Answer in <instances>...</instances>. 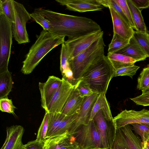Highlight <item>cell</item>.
<instances>
[{
	"instance_id": "6da1fadb",
	"label": "cell",
	"mask_w": 149,
	"mask_h": 149,
	"mask_svg": "<svg viewBox=\"0 0 149 149\" xmlns=\"http://www.w3.org/2000/svg\"><path fill=\"white\" fill-rule=\"evenodd\" d=\"M35 10L49 23V32L59 36H67L68 40L102 30L96 22L86 17L64 14L42 8Z\"/></svg>"
},
{
	"instance_id": "7a4b0ae2",
	"label": "cell",
	"mask_w": 149,
	"mask_h": 149,
	"mask_svg": "<svg viewBox=\"0 0 149 149\" xmlns=\"http://www.w3.org/2000/svg\"><path fill=\"white\" fill-rule=\"evenodd\" d=\"M65 37L42 30L26 55L23 62L22 72L26 75L31 74L49 52L65 42Z\"/></svg>"
},
{
	"instance_id": "3957f363",
	"label": "cell",
	"mask_w": 149,
	"mask_h": 149,
	"mask_svg": "<svg viewBox=\"0 0 149 149\" xmlns=\"http://www.w3.org/2000/svg\"><path fill=\"white\" fill-rule=\"evenodd\" d=\"M115 71L104 56L92 64L80 79L88 84L94 93L106 94Z\"/></svg>"
},
{
	"instance_id": "277c9868",
	"label": "cell",
	"mask_w": 149,
	"mask_h": 149,
	"mask_svg": "<svg viewBox=\"0 0 149 149\" xmlns=\"http://www.w3.org/2000/svg\"><path fill=\"white\" fill-rule=\"evenodd\" d=\"M103 35L86 50L68 61L75 84L92 64L105 56L106 45Z\"/></svg>"
},
{
	"instance_id": "5b68a950",
	"label": "cell",
	"mask_w": 149,
	"mask_h": 149,
	"mask_svg": "<svg viewBox=\"0 0 149 149\" xmlns=\"http://www.w3.org/2000/svg\"><path fill=\"white\" fill-rule=\"evenodd\" d=\"M93 120L100 136V148L111 149L116 128L109 103L97 113Z\"/></svg>"
},
{
	"instance_id": "8992f818",
	"label": "cell",
	"mask_w": 149,
	"mask_h": 149,
	"mask_svg": "<svg viewBox=\"0 0 149 149\" xmlns=\"http://www.w3.org/2000/svg\"><path fill=\"white\" fill-rule=\"evenodd\" d=\"M12 25L4 14L0 13V73L8 70L12 44Z\"/></svg>"
},
{
	"instance_id": "52a82bcc",
	"label": "cell",
	"mask_w": 149,
	"mask_h": 149,
	"mask_svg": "<svg viewBox=\"0 0 149 149\" xmlns=\"http://www.w3.org/2000/svg\"><path fill=\"white\" fill-rule=\"evenodd\" d=\"M15 11V22L13 23L12 31L13 37L18 44L29 42L26 29V23L31 19L30 13L24 5L13 0Z\"/></svg>"
},
{
	"instance_id": "ba28073f",
	"label": "cell",
	"mask_w": 149,
	"mask_h": 149,
	"mask_svg": "<svg viewBox=\"0 0 149 149\" xmlns=\"http://www.w3.org/2000/svg\"><path fill=\"white\" fill-rule=\"evenodd\" d=\"M72 136L81 149L100 148V136L93 120L87 125L79 126Z\"/></svg>"
},
{
	"instance_id": "9c48e42d",
	"label": "cell",
	"mask_w": 149,
	"mask_h": 149,
	"mask_svg": "<svg viewBox=\"0 0 149 149\" xmlns=\"http://www.w3.org/2000/svg\"><path fill=\"white\" fill-rule=\"evenodd\" d=\"M111 149H142V142L132 130L130 125L116 128Z\"/></svg>"
},
{
	"instance_id": "30bf717a",
	"label": "cell",
	"mask_w": 149,
	"mask_h": 149,
	"mask_svg": "<svg viewBox=\"0 0 149 149\" xmlns=\"http://www.w3.org/2000/svg\"><path fill=\"white\" fill-rule=\"evenodd\" d=\"M103 35L104 32L102 30L65 41L64 43L69 56L68 61L88 48Z\"/></svg>"
},
{
	"instance_id": "8fae6325",
	"label": "cell",
	"mask_w": 149,
	"mask_h": 149,
	"mask_svg": "<svg viewBox=\"0 0 149 149\" xmlns=\"http://www.w3.org/2000/svg\"><path fill=\"white\" fill-rule=\"evenodd\" d=\"M60 86L54 94L45 112H61L74 88L73 85L63 77Z\"/></svg>"
},
{
	"instance_id": "7c38bea8",
	"label": "cell",
	"mask_w": 149,
	"mask_h": 149,
	"mask_svg": "<svg viewBox=\"0 0 149 149\" xmlns=\"http://www.w3.org/2000/svg\"><path fill=\"white\" fill-rule=\"evenodd\" d=\"M116 128L134 123H149V110L122 111L113 118Z\"/></svg>"
},
{
	"instance_id": "4fadbf2b",
	"label": "cell",
	"mask_w": 149,
	"mask_h": 149,
	"mask_svg": "<svg viewBox=\"0 0 149 149\" xmlns=\"http://www.w3.org/2000/svg\"><path fill=\"white\" fill-rule=\"evenodd\" d=\"M99 94L94 93L89 96L85 97L77 117L69 131V136H72L80 125L88 124L93 108Z\"/></svg>"
},
{
	"instance_id": "5bb4252c",
	"label": "cell",
	"mask_w": 149,
	"mask_h": 149,
	"mask_svg": "<svg viewBox=\"0 0 149 149\" xmlns=\"http://www.w3.org/2000/svg\"><path fill=\"white\" fill-rule=\"evenodd\" d=\"M62 81V79L52 75L49 76L45 82L39 83V88L41 96V106L45 111Z\"/></svg>"
},
{
	"instance_id": "9a60e30c",
	"label": "cell",
	"mask_w": 149,
	"mask_h": 149,
	"mask_svg": "<svg viewBox=\"0 0 149 149\" xmlns=\"http://www.w3.org/2000/svg\"><path fill=\"white\" fill-rule=\"evenodd\" d=\"M61 5L69 10L83 13L101 11L104 7L97 0H56Z\"/></svg>"
},
{
	"instance_id": "2e32d148",
	"label": "cell",
	"mask_w": 149,
	"mask_h": 149,
	"mask_svg": "<svg viewBox=\"0 0 149 149\" xmlns=\"http://www.w3.org/2000/svg\"><path fill=\"white\" fill-rule=\"evenodd\" d=\"M6 132V139L1 149H23L24 145L22 139L24 127L20 125H13L7 127Z\"/></svg>"
},
{
	"instance_id": "e0dca14e",
	"label": "cell",
	"mask_w": 149,
	"mask_h": 149,
	"mask_svg": "<svg viewBox=\"0 0 149 149\" xmlns=\"http://www.w3.org/2000/svg\"><path fill=\"white\" fill-rule=\"evenodd\" d=\"M112 18L113 33H116L123 38L130 39L133 35V29L125 22L111 7L108 8Z\"/></svg>"
},
{
	"instance_id": "ac0fdd59",
	"label": "cell",
	"mask_w": 149,
	"mask_h": 149,
	"mask_svg": "<svg viewBox=\"0 0 149 149\" xmlns=\"http://www.w3.org/2000/svg\"><path fill=\"white\" fill-rule=\"evenodd\" d=\"M115 53L131 57L136 62L143 61L148 57L146 54L133 36L130 39L128 45Z\"/></svg>"
},
{
	"instance_id": "d6986e66",
	"label": "cell",
	"mask_w": 149,
	"mask_h": 149,
	"mask_svg": "<svg viewBox=\"0 0 149 149\" xmlns=\"http://www.w3.org/2000/svg\"><path fill=\"white\" fill-rule=\"evenodd\" d=\"M84 97H82L74 88L61 112L66 116L78 113Z\"/></svg>"
},
{
	"instance_id": "ffe728a7",
	"label": "cell",
	"mask_w": 149,
	"mask_h": 149,
	"mask_svg": "<svg viewBox=\"0 0 149 149\" xmlns=\"http://www.w3.org/2000/svg\"><path fill=\"white\" fill-rule=\"evenodd\" d=\"M126 1L130 11L135 30L138 32L147 33L146 27L141 13V10L136 7L131 0Z\"/></svg>"
},
{
	"instance_id": "44dd1931",
	"label": "cell",
	"mask_w": 149,
	"mask_h": 149,
	"mask_svg": "<svg viewBox=\"0 0 149 149\" xmlns=\"http://www.w3.org/2000/svg\"><path fill=\"white\" fill-rule=\"evenodd\" d=\"M107 56L115 70L133 65L136 62L131 57L120 54L108 53Z\"/></svg>"
},
{
	"instance_id": "7402d4cb",
	"label": "cell",
	"mask_w": 149,
	"mask_h": 149,
	"mask_svg": "<svg viewBox=\"0 0 149 149\" xmlns=\"http://www.w3.org/2000/svg\"><path fill=\"white\" fill-rule=\"evenodd\" d=\"M13 84L11 73L8 70L0 73V99L8 97Z\"/></svg>"
},
{
	"instance_id": "603a6c76",
	"label": "cell",
	"mask_w": 149,
	"mask_h": 149,
	"mask_svg": "<svg viewBox=\"0 0 149 149\" xmlns=\"http://www.w3.org/2000/svg\"><path fill=\"white\" fill-rule=\"evenodd\" d=\"M48 113V129L47 139L50 138L66 116L61 112Z\"/></svg>"
},
{
	"instance_id": "cb8c5ba5",
	"label": "cell",
	"mask_w": 149,
	"mask_h": 149,
	"mask_svg": "<svg viewBox=\"0 0 149 149\" xmlns=\"http://www.w3.org/2000/svg\"><path fill=\"white\" fill-rule=\"evenodd\" d=\"M78 113L69 116H66L50 138L58 136L69 131L73 123L77 119Z\"/></svg>"
},
{
	"instance_id": "d4e9b609",
	"label": "cell",
	"mask_w": 149,
	"mask_h": 149,
	"mask_svg": "<svg viewBox=\"0 0 149 149\" xmlns=\"http://www.w3.org/2000/svg\"><path fill=\"white\" fill-rule=\"evenodd\" d=\"M54 137L61 149H81L73 136H69L68 133Z\"/></svg>"
},
{
	"instance_id": "484cf974",
	"label": "cell",
	"mask_w": 149,
	"mask_h": 149,
	"mask_svg": "<svg viewBox=\"0 0 149 149\" xmlns=\"http://www.w3.org/2000/svg\"><path fill=\"white\" fill-rule=\"evenodd\" d=\"M129 43V40L113 33L112 39L108 46V53H115L126 47Z\"/></svg>"
},
{
	"instance_id": "4316f807",
	"label": "cell",
	"mask_w": 149,
	"mask_h": 149,
	"mask_svg": "<svg viewBox=\"0 0 149 149\" xmlns=\"http://www.w3.org/2000/svg\"><path fill=\"white\" fill-rule=\"evenodd\" d=\"M0 13L4 15L12 24L15 22V11L13 0H0Z\"/></svg>"
},
{
	"instance_id": "83f0119b",
	"label": "cell",
	"mask_w": 149,
	"mask_h": 149,
	"mask_svg": "<svg viewBox=\"0 0 149 149\" xmlns=\"http://www.w3.org/2000/svg\"><path fill=\"white\" fill-rule=\"evenodd\" d=\"M147 33L134 31L133 37L147 55L149 57V39Z\"/></svg>"
},
{
	"instance_id": "f1b7e54d",
	"label": "cell",
	"mask_w": 149,
	"mask_h": 149,
	"mask_svg": "<svg viewBox=\"0 0 149 149\" xmlns=\"http://www.w3.org/2000/svg\"><path fill=\"white\" fill-rule=\"evenodd\" d=\"M149 86V65L143 68L137 79V88L142 90Z\"/></svg>"
},
{
	"instance_id": "f546056e",
	"label": "cell",
	"mask_w": 149,
	"mask_h": 149,
	"mask_svg": "<svg viewBox=\"0 0 149 149\" xmlns=\"http://www.w3.org/2000/svg\"><path fill=\"white\" fill-rule=\"evenodd\" d=\"M48 113H45L38 132L36 139L44 143L47 139L46 136L48 129Z\"/></svg>"
},
{
	"instance_id": "4dcf8cb0",
	"label": "cell",
	"mask_w": 149,
	"mask_h": 149,
	"mask_svg": "<svg viewBox=\"0 0 149 149\" xmlns=\"http://www.w3.org/2000/svg\"><path fill=\"white\" fill-rule=\"evenodd\" d=\"M130 125L136 133L140 136L142 142L147 141L149 138V127L143 123H134Z\"/></svg>"
},
{
	"instance_id": "1f68e13d",
	"label": "cell",
	"mask_w": 149,
	"mask_h": 149,
	"mask_svg": "<svg viewBox=\"0 0 149 149\" xmlns=\"http://www.w3.org/2000/svg\"><path fill=\"white\" fill-rule=\"evenodd\" d=\"M74 88L82 97L89 96L94 93L86 83L81 79L78 80L74 85Z\"/></svg>"
},
{
	"instance_id": "d6a6232c",
	"label": "cell",
	"mask_w": 149,
	"mask_h": 149,
	"mask_svg": "<svg viewBox=\"0 0 149 149\" xmlns=\"http://www.w3.org/2000/svg\"><path fill=\"white\" fill-rule=\"evenodd\" d=\"M139 68L140 67L134 64L118 69L115 70L114 77L127 76L132 79Z\"/></svg>"
},
{
	"instance_id": "836d02e7",
	"label": "cell",
	"mask_w": 149,
	"mask_h": 149,
	"mask_svg": "<svg viewBox=\"0 0 149 149\" xmlns=\"http://www.w3.org/2000/svg\"><path fill=\"white\" fill-rule=\"evenodd\" d=\"M105 94L101 93L99 94L95 102L91 113L90 121L93 120L97 113L101 109L108 104Z\"/></svg>"
},
{
	"instance_id": "e575fe53",
	"label": "cell",
	"mask_w": 149,
	"mask_h": 149,
	"mask_svg": "<svg viewBox=\"0 0 149 149\" xmlns=\"http://www.w3.org/2000/svg\"><path fill=\"white\" fill-rule=\"evenodd\" d=\"M16 109L11 99H8V97L0 99V110L1 111L12 114L16 116L15 111Z\"/></svg>"
},
{
	"instance_id": "d590c367",
	"label": "cell",
	"mask_w": 149,
	"mask_h": 149,
	"mask_svg": "<svg viewBox=\"0 0 149 149\" xmlns=\"http://www.w3.org/2000/svg\"><path fill=\"white\" fill-rule=\"evenodd\" d=\"M60 58V70L62 75L66 69L70 68L68 63L69 56L64 43L61 44Z\"/></svg>"
},
{
	"instance_id": "8d00e7d4",
	"label": "cell",
	"mask_w": 149,
	"mask_h": 149,
	"mask_svg": "<svg viewBox=\"0 0 149 149\" xmlns=\"http://www.w3.org/2000/svg\"><path fill=\"white\" fill-rule=\"evenodd\" d=\"M30 14L31 17L40 25L43 30L49 31L50 29V24L44 16L35 9L33 12Z\"/></svg>"
},
{
	"instance_id": "74e56055",
	"label": "cell",
	"mask_w": 149,
	"mask_h": 149,
	"mask_svg": "<svg viewBox=\"0 0 149 149\" xmlns=\"http://www.w3.org/2000/svg\"><path fill=\"white\" fill-rule=\"evenodd\" d=\"M122 8L124 13L128 19L131 26L135 29L132 17L130 11L126 0H114Z\"/></svg>"
},
{
	"instance_id": "f35d334b",
	"label": "cell",
	"mask_w": 149,
	"mask_h": 149,
	"mask_svg": "<svg viewBox=\"0 0 149 149\" xmlns=\"http://www.w3.org/2000/svg\"><path fill=\"white\" fill-rule=\"evenodd\" d=\"M130 99L137 105L144 107L149 106V94H141Z\"/></svg>"
},
{
	"instance_id": "ab89813d",
	"label": "cell",
	"mask_w": 149,
	"mask_h": 149,
	"mask_svg": "<svg viewBox=\"0 0 149 149\" xmlns=\"http://www.w3.org/2000/svg\"><path fill=\"white\" fill-rule=\"evenodd\" d=\"M44 143L36 139L28 142L24 145L23 149H43Z\"/></svg>"
},
{
	"instance_id": "60d3db41",
	"label": "cell",
	"mask_w": 149,
	"mask_h": 149,
	"mask_svg": "<svg viewBox=\"0 0 149 149\" xmlns=\"http://www.w3.org/2000/svg\"><path fill=\"white\" fill-rule=\"evenodd\" d=\"M134 5L140 10L149 7V0H131Z\"/></svg>"
},
{
	"instance_id": "b9f144b4",
	"label": "cell",
	"mask_w": 149,
	"mask_h": 149,
	"mask_svg": "<svg viewBox=\"0 0 149 149\" xmlns=\"http://www.w3.org/2000/svg\"><path fill=\"white\" fill-rule=\"evenodd\" d=\"M142 94H149V88H146L141 90Z\"/></svg>"
},
{
	"instance_id": "7bdbcfd3",
	"label": "cell",
	"mask_w": 149,
	"mask_h": 149,
	"mask_svg": "<svg viewBox=\"0 0 149 149\" xmlns=\"http://www.w3.org/2000/svg\"><path fill=\"white\" fill-rule=\"evenodd\" d=\"M142 143L144 146L145 149H149V144L148 142L147 141L142 142Z\"/></svg>"
},
{
	"instance_id": "ee69618b",
	"label": "cell",
	"mask_w": 149,
	"mask_h": 149,
	"mask_svg": "<svg viewBox=\"0 0 149 149\" xmlns=\"http://www.w3.org/2000/svg\"><path fill=\"white\" fill-rule=\"evenodd\" d=\"M92 149H111L107 148H91Z\"/></svg>"
},
{
	"instance_id": "f6af8a7d",
	"label": "cell",
	"mask_w": 149,
	"mask_h": 149,
	"mask_svg": "<svg viewBox=\"0 0 149 149\" xmlns=\"http://www.w3.org/2000/svg\"><path fill=\"white\" fill-rule=\"evenodd\" d=\"M149 127V123H143Z\"/></svg>"
},
{
	"instance_id": "bcb514c9",
	"label": "cell",
	"mask_w": 149,
	"mask_h": 149,
	"mask_svg": "<svg viewBox=\"0 0 149 149\" xmlns=\"http://www.w3.org/2000/svg\"><path fill=\"white\" fill-rule=\"evenodd\" d=\"M147 35L149 39V34L147 33Z\"/></svg>"
},
{
	"instance_id": "7dc6e473",
	"label": "cell",
	"mask_w": 149,
	"mask_h": 149,
	"mask_svg": "<svg viewBox=\"0 0 149 149\" xmlns=\"http://www.w3.org/2000/svg\"><path fill=\"white\" fill-rule=\"evenodd\" d=\"M147 142L149 144V138L148 140L147 141Z\"/></svg>"
},
{
	"instance_id": "c3c4849f",
	"label": "cell",
	"mask_w": 149,
	"mask_h": 149,
	"mask_svg": "<svg viewBox=\"0 0 149 149\" xmlns=\"http://www.w3.org/2000/svg\"><path fill=\"white\" fill-rule=\"evenodd\" d=\"M149 88V86L148 88Z\"/></svg>"
},
{
	"instance_id": "681fc988",
	"label": "cell",
	"mask_w": 149,
	"mask_h": 149,
	"mask_svg": "<svg viewBox=\"0 0 149 149\" xmlns=\"http://www.w3.org/2000/svg\"><path fill=\"white\" fill-rule=\"evenodd\" d=\"M92 149L91 148V149Z\"/></svg>"
},
{
	"instance_id": "f907efd6",
	"label": "cell",
	"mask_w": 149,
	"mask_h": 149,
	"mask_svg": "<svg viewBox=\"0 0 149 149\" xmlns=\"http://www.w3.org/2000/svg\"></svg>"
}]
</instances>
